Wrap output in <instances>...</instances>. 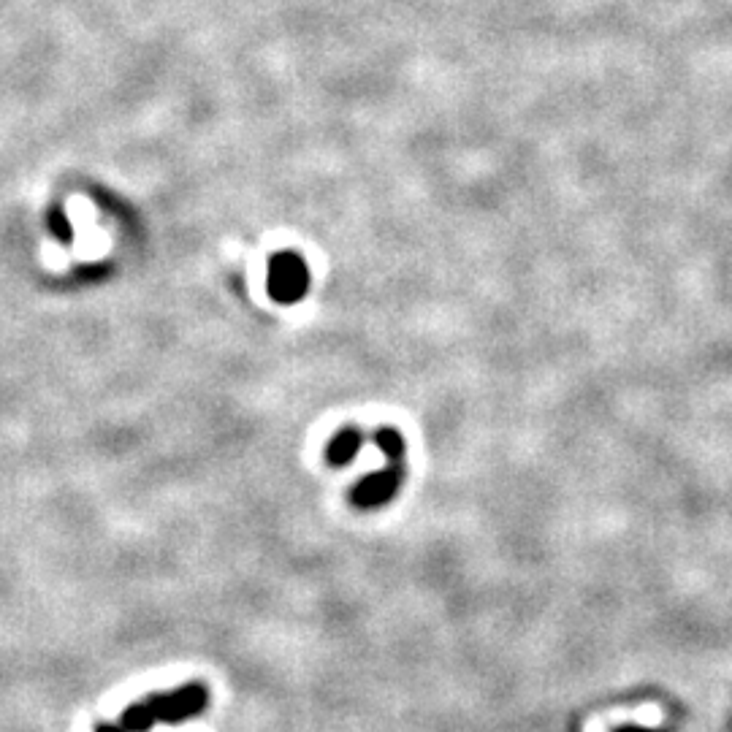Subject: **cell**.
I'll return each instance as SVG.
<instances>
[{
    "label": "cell",
    "instance_id": "obj_6",
    "mask_svg": "<svg viewBox=\"0 0 732 732\" xmlns=\"http://www.w3.org/2000/svg\"><path fill=\"white\" fill-rule=\"evenodd\" d=\"M375 445L385 453V459L388 461H394L396 464V461L402 459L404 440H402V434L396 432V429H380V432L375 434Z\"/></svg>",
    "mask_w": 732,
    "mask_h": 732
},
{
    "label": "cell",
    "instance_id": "obj_3",
    "mask_svg": "<svg viewBox=\"0 0 732 732\" xmlns=\"http://www.w3.org/2000/svg\"><path fill=\"white\" fill-rule=\"evenodd\" d=\"M399 483H402V470L394 464V467H385V470L366 475L361 483L353 486L350 499L361 510H375V507H383L388 499L394 497L399 491Z\"/></svg>",
    "mask_w": 732,
    "mask_h": 732
},
{
    "label": "cell",
    "instance_id": "obj_5",
    "mask_svg": "<svg viewBox=\"0 0 732 732\" xmlns=\"http://www.w3.org/2000/svg\"><path fill=\"white\" fill-rule=\"evenodd\" d=\"M155 722H158V719L152 714L150 703L131 705V708H125L120 716V727L125 732H147Z\"/></svg>",
    "mask_w": 732,
    "mask_h": 732
},
{
    "label": "cell",
    "instance_id": "obj_1",
    "mask_svg": "<svg viewBox=\"0 0 732 732\" xmlns=\"http://www.w3.org/2000/svg\"><path fill=\"white\" fill-rule=\"evenodd\" d=\"M152 708V714L158 722L166 724H179L185 719H193L198 716L204 708H207V686L201 684H188L179 686L174 692H166V695H155L152 700H147Z\"/></svg>",
    "mask_w": 732,
    "mask_h": 732
},
{
    "label": "cell",
    "instance_id": "obj_4",
    "mask_svg": "<svg viewBox=\"0 0 732 732\" xmlns=\"http://www.w3.org/2000/svg\"><path fill=\"white\" fill-rule=\"evenodd\" d=\"M361 445H364V437L358 432L356 426H348V429H339L334 434V440L329 442V448H326V461H329L331 467H345L350 461L356 459V453L361 451Z\"/></svg>",
    "mask_w": 732,
    "mask_h": 732
},
{
    "label": "cell",
    "instance_id": "obj_2",
    "mask_svg": "<svg viewBox=\"0 0 732 732\" xmlns=\"http://www.w3.org/2000/svg\"><path fill=\"white\" fill-rule=\"evenodd\" d=\"M307 266L301 263L299 255L293 253H282L272 261V269H269V291L277 301L282 304H293L299 301L304 293H307Z\"/></svg>",
    "mask_w": 732,
    "mask_h": 732
},
{
    "label": "cell",
    "instance_id": "obj_7",
    "mask_svg": "<svg viewBox=\"0 0 732 732\" xmlns=\"http://www.w3.org/2000/svg\"><path fill=\"white\" fill-rule=\"evenodd\" d=\"M95 732H125L122 727H114V724H101Z\"/></svg>",
    "mask_w": 732,
    "mask_h": 732
}]
</instances>
